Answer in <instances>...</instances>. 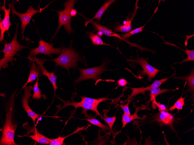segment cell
Listing matches in <instances>:
<instances>
[{
	"mask_svg": "<svg viewBox=\"0 0 194 145\" xmlns=\"http://www.w3.org/2000/svg\"><path fill=\"white\" fill-rule=\"evenodd\" d=\"M17 91L9 96L4 105L6 117L4 122L1 129L2 133L0 140V145H17L14 141L15 133L18 124L16 122L15 98Z\"/></svg>",
	"mask_w": 194,
	"mask_h": 145,
	"instance_id": "6da1fadb",
	"label": "cell"
},
{
	"mask_svg": "<svg viewBox=\"0 0 194 145\" xmlns=\"http://www.w3.org/2000/svg\"><path fill=\"white\" fill-rule=\"evenodd\" d=\"M73 43L72 41H70V44L68 48H66L64 45H62V52L60 55L54 59H47V61L54 62L56 67L60 66L67 70L69 73V69L71 68L75 70L78 62L81 61V58L78 53L72 48Z\"/></svg>",
	"mask_w": 194,
	"mask_h": 145,
	"instance_id": "7a4b0ae2",
	"label": "cell"
},
{
	"mask_svg": "<svg viewBox=\"0 0 194 145\" xmlns=\"http://www.w3.org/2000/svg\"><path fill=\"white\" fill-rule=\"evenodd\" d=\"M20 22L16 23V30L12 41L9 43H5L4 49L0 51L1 52L4 53L3 57L0 60V69L5 68L8 66V63H10L14 64L13 62L16 60L14 56L17 54V52L25 48H30L27 46L21 45L17 41L18 34V25Z\"/></svg>",
	"mask_w": 194,
	"mask_h": 145,
	"instance_id": "3957f363",
	"label": "cell"
},
{
	"mask_svg": "<svg viewBox=\"0 0 194 145\" xmlns=\"http://www.w3.org/2000/svg\"><path fill=\"white\" fill-rule=\"evenodd\" d=\"M77 1L69 0L65 1L63 4L64 10L60 11L55 10L58 14V25L57 28L53 36L51 41L59 31L62 25H63L66 31L68 34L73 32L71 25L72 16L70 14L71 10L73 9Z\"/></svg>",
	"mask_w": 194,
	"mask_h": 145,
	"instance_id": "277c9868",
	"label": "cell"
},
{
	"mask_svg": "<svg viewBox=\"0 0 194 145\" xmlns=\"http://www.w3.org/2000/svg\"><path fill=\"white\" fill-rule=\"evenodd\" d=\"M110 61L109 59H104L103 63L100 66L87 69L79 68L78 69L80 71V75L75 81V84L85 80L92 79L96 80L98 79L103 73L109 71L106 68V67Z\"/></svg>",
	"mask_w": 194,
	"mask_h": 145,
	"instance_id": "5b68a950",
	"label": "cell"
},
{
	"mask_svg": "<svg viewBox=\"0 0 194 145\" xmlns=\"http://www.w3.org/2000/svg\"><path fill=\"white\" fill-rule=\"evenodd\" d=\"M137 55L136 58H132L128 60L130 65L133 66L135 64L140 65L143 70L138 72V76H142L147 75L149 81H151L152 79L155 78L156 75L160 71V70L150 65L148 62V58L145 59L141 58L138 54Z\"/></svg>",
	"mask_w": 194,
	"mask_h": 145,
	"instance_id": "8992f818",
	"label": "cell"
},
{
	"mask_svg": "<svg viewBox=\"0 0 194 145\" xmlns=\"http://www.w3.org/2000/svg\"><path fill=\"white\" fill-rule=\"evenodd\" d=\"M15 3L16 2L13 3L12 5L10 13L17 16L20 19L21 22V33L22 35V38L20 40H23L25 39L24 35V33L26 27L27 25L30 24V21L32 16L39 12L40 13L45 8L35 9L32 6H30L26 12L24 13H20L17 11L14 8V5Z\"/></svg>",
	"mask_w": 194,
	"mask_h": 145,
	"instance_id": "52a82bcc",
	"label": "cell"
},
{
	"mask_svg": "<svg viewBox=\"0 0 194 145\" xmlns=\"http://www.w3.org/2000/svg\"><path fill=\"white\" fill-rule=\"evenodd\" d=\"M39 46L30 49L27 58L36 57L37 55L41 54L51 56L52 54H60L62 52L61 47L54 48L53 43H49L43 41L41 38L38 42Z\"/></svg>",
	"mask_w": 194,
	"mask_h": 145,
	"instance_id": "ba28073f",
	"label": "cell"
},
{
	"mask_svg": "<svg viewBox=\"0 0 194 145\" xmlns=\"http://www.w3.org/2000/svg\"><path fill=\"white\" fill-rule=\"evenodd\" d=\"M57 97L64 103V105L62 106L60 105L57 106L58 108V110L56 113V114L58 113L60 111L64 108L66 107L71 106L74 107L75 108V109L78 107L83 108L84 110L82 112V113L85 115L86 114V116H87V115L86 113V111L91 110L94 112L96 115L99 116L101 118L103 119V116L98 110V106H97L81 101L79 102H75L73 100L72 102L66 101L62 100L58 96H57Z\"/></svg>",
	"mask_w": 194,
	"mask_h": 145,
	"instance_id": "9c48e42d",
	"label": "cell"
},
{
	"mask_svg": "<svg viewBox=\"0 0 194 145\" xmlns=\"http://www.w3.org/2000/svg\"><path fill=\"white\" fill-rule=\"evenodd\" d=\"M24 90V94L21 100L22 102V107L24 111L26 112L28 116L33 120L34 124L35 125L36 119L41 115L33 111L30 108L28 104V100L32 96V91L33 88L31 86H27V85L22 86Z\"/></svg>",
	"mask_w": 194,
	"mask_h": 145,
	"instance_id": "30bf717a",
	"label": "cell"
},
{
	"mask_svg": "<svg viewBox=\"0 0 194 145\" xmlns=\"http://www.w3.org/2000/svg\"><path fill=\"white\" fill-rule=\"evenodd\" d=\"M14 1L13 0L12 3L8 5L9 8L6 9L5 7L6 1L4 0L3 4L2 6L0 7V10H3L5 13V16L3 19H1L0 18V28L1 30V34L0 36V41L3 43V41H6L4 39V33L5 32H9L10 26L11 25L10 19V14L11 11V7L12 5L14 3Z\"/></svg>",
	"mask_w": 194,
	"mask_h": 145,
	"instance_id": "8fae6325",
	"label": "cell"
},
{
	"mask_svg": "<svg viewBox=\"0 0 194 145\" xmlns=\"http://www.w3.org/2000/svg\"><path fill=\"white\" fill-rule=\"evenodd\" d=\"M27 58L29 60L30 63L34 62L39 66L42 72V75L47 76L52 84L55 93L56 90L58 88L56 84V79L58 76H56L54 74L55 71L51 73L49 72L44 67V64L45 62L47 61V59L44 58H38L36 57L28 58Z\"/></svg>",
	"mask_w": 194,
	"mask_h": 145,
	"instance_id": "7c38bea8",
	"label": "cell"
},
{
	"mask_svg": "<svg viewBox=\"0 0 194 145\" xmlns=\"http://www.w3.org/2000/svg\"><path fill=\"white\" fill-rule=\"evenodd\" d=\"M23 127L26 130L27 132H32L33 134L31 135H26L25 136L29 137L37 142L42 144H49L51 139L45 136L41 133L36 128V126H31L26 122L23 125Z\"/></svg>",
	"mask_w": 194,
	"mask_h": 145,
	"instance_id": "4fadbf2b",
	"label": "cell"
},
{
	"mask_svg": "<svg viewBox=\"0 0 194 145\" xmlns=\"http://www.w3.org/2000/svg\"><path fill=\"white\" fill-rule=\"evenodd\" d=\"M174 74L170 76L160 80H155L151 85L149 86L145 87H141L138 88H130L132 91L131 94L128 96L127 101H129L132 98L139 93H142L144 95L146 90H149L151 88H158L162 83L166 81L169 78L175 75L176 71Z\"/></svg>",
	"mask_w": 194,
	"mask_h": 145,
	"instance_id": "5bb4252c",
	"label": "cell"
},
{
	"mask_svg": "<svg viewBox=\"0 0 194 145\" xmlns=\"http://www.w3.org/2000/svg\"><path fill=\"white\" fill-rule=\"evenodd\" d=\"M155 118L156 121L159 122L161 125H166L173 127L172 123L174 121L173 116L169 113L167 111H159Z\"/></svg>",
	"mask_w": 194,
	"mask_h": 145,
	"instance_id": "9a60e30c",
	"label": "cell"
},
{
	"mask_svg": "<svg viewBox=\"0 0 194 145\" xmlns=\"http://www.w3.org/2000/svg\"><path fill=\"white\" fill-rule=\"evenodd\" d=\"M41 70L38 65H36V63L34 62L30 63L28 78L27 81L24 85H26L29 83L32 82L36 78H39L42 75L41 74Z\"/></svg>",
	"mask_w": 194,
	"mask_h": 145,
	"instance_id": "2e32d148",
	"label": "cell"
},
{
	"mask_svg": "<svg viewBox=\"0 0 194 145\" xmlns=\"http://www.w3.org/2000/svg\"><path fill=\"white\" fill-rule=\"evenodd\" d=\"M172 78L179 79L185 81L188 83V88L186 91L191 92L194 99V71L193 69L191 70L189 74L187 76L179 77H171Z\"/></svg>",
	"mask_w": 194,
	"mask_h": 145,
	"instance_id": "e0dca14e",
	"label": "cell"
},
{
	"mask_svg": "<svg viewBox=\"0 0 194 145\" xmlns=\"http://www.w3.org/2000/svg\"><path fill=\"white\" fill-rule=\"evenodd\" d=\"M92 24L94 27L95 30L101 32L103 34L105 35L116 37L122 40L125 41L120 35L112 32L106 27L99 24L96 21L93 22Z\"/></svg>",
	"mask_w": 194,
	"mask_h": 145,
	"instance_id": "ac0fdd59",
	"label": "cell"
},
{
	"mask_svg": "<svg viewBox=\"0 0 194 145\" xmlns=\"http://www.w3.org/2000/svg\"><path fill=\"white\" fill-rule=\"evenodd\" d=\"M115 0H110L106 1L103 5L98 10L96 13L94 17L90 20L86 21L85 26H87L88 24L90 22L93 21L94 19H96L98 21H100L101 17L104 12L108 10L109 6L114 2H115Z\"/></svg>",
	"mask_w": 194,
	"mask_h": 145,
	"instance_id": "d6986e66",
	"label": "cell"
},
{
	"mask_svg": "<svg viewBox=\"0 0 194 145\" xmlns=\"http://www.w3.org/2000/svg\"><path fill=\"white\" fill-rule=\"evenodd\" d=\"M137 1L138 0L137 2ZM137 2L136 3L135 10L133 13L130 19L126 21L125 24L124 25H120L116 26L115 29V30L116 31L122 32H129L132 30L131 22L136 14L137 9L139 8V7L137 5Z\"/></svg>",
	"mask_w": 194,
	"mask_h": 145,
	"instance_id": "ffe728a7",
	"label": "cell"
},
{
	"mask_svg": "<svg viewBox=\"0 0 194 145\" xmlns=\"http://www.w3.org/2000/svg\"><path fill=\"white\" fill-rule=\"evenodd\" d=\"M140 108V107H135V111L134 114L132 115H128L127 114L124 112L122 117V122L123 123L122 128L124 127L127 124L130 122L134 120L135 119L143 120L145 118L144 116L141 118L139 117L137 115V112Z\"/></svg>",
	"mask_w": 194,
	"mask_h": 145,
	"instance_id": "44dd1931",
	"label": "cell"
},
{
	"mask_svg": "<svg viewBox=\"0 0 194 145\" xmlns=\"http://www.w3.org/2000/svg\"><path fill=\"white\" fill-rule=\"evenodd\" d=\"M178 89L177 88L175 89L169 90L167 89H161L159 87L157 88H151L149 90L150 92V101H151L152 103L156 101L155 98L161 94L171 91L174 92L175 90Z\"/></svg>",
	"mask_w": 194,
	"mask_h": 145,
	"instance_id": "7402d4cb",
	"label": "cell"
},
{
	"mask_svg": "<svg viewBox=\"0 0 194 145\" xmlns=\"http://www.w3.org/2000/svg\"><path fill=\"white\" fill-rule=\"evenodd\" d=\"M81 98V101L86 102L94 105L98 106L101 102L111 99H109L107 97L102 98L99 99H94L91 98L80 96Z\"/></svg>",
	"mask_w": 194,
	"mask_h": 145,
	"instance_id": "603a6c76",
	"label": "cell"
},
{
	"mask_svg": "<svg viewBox=\"0 0 194 145\" xmlns=\"http://www.w3.org/2000/svg\"><path fill=\"white\" fill-rule=\"evenodd\" d=\"M108 111L109 110L107 109L103 110V119L106 123L108 124L110 130L112 131L113 125L116 121V118L115 115L112 117L108 116L107 115Z\"/></svg>",
	"mask_w": 194,
	"mask_h": 145,
	"instance_id": "cb8c5ba5",
	"label": "cell"
},
{
	"mask_svg": "<svg viewBox=\"0 0 194 145\" xmlns=\"http://www.w3.org/2000/svg\"><path fill=\"white\" fill-rule=\"evenodd\" d=\"M39 78H37L36 82L33 86V93L32 99L40 100L42 97H43V99H46V98L45 95L42 94L41 91L40 90V89L38 87Z\"/></svg>",
	"mask_w": 194,
	"mask_h": 145,
	"instance_id": "d4e9b609",
	"label": "cell"
},
{
	"mask_svg": "<svg viewBox=\"0 0 194 145\" xmlns=\"http://www.w3.org/2000/svg\"><path fill=\"white\" fill-rule=\"evenodd\" d=\"M89 36L92 43L95 45H106L111 46L109 44L104 43L102 40L97 34L93 32H90Z\"/></svg>",
	"mask_w": 194,
	"mask_h": 145,
	"instance_id": "484cf974",
	"label": "cell"
},
{
	"mask_svg": "<svg viewBox=\"0 0 194 145\" xmlns=\"http://www.w3.org/2000/svg\"><path fill=\"white\" fill-rule=\"evenodd\" d=\"M187 96L183 98L182 96L181 97L178 99L174 104L172 107H170L168 109V111H170L171 112L175 109H177L178 111L179 110H182L183 106L185 105L184 104V99Z\"/></svg>",
	"mask_w": 194,
	"mask_h": 145,
	"instance_id": "4316f807",
	"label": "cell"
},
{
	"mask_svg": "<svg viewBox=\"0 0 194 145\" xmlns=\"http://www.w3.org/2000/svg\"><path fill=\"white\" fill-rule=\"evenodd\" d=\"M87 120L91 124L99 127L104 131L110 130L109 126L103 124L95 118H88Z\"/></svg>",
	"mask_w": 194,
	"mask_h": 145,
	"instance_id": "83f0119b",
	"label": "cell"
},
{
	"mask_svg": "<svg viewBox=\"0 0 194 145\" xmlns=\"http://www.w3.org/2000/svg\"><path fill=\"white\" fill-rule=\"evenodd\" d=\"M185 52L187 56V58L185 59H184L180 62H175L173 64V65L175 64H181L183 63L186 62L194 61V50H190L186 49V50H185Z\"/></svg>",
	"mask_w": 194,
	"mask_h": 145,
	"instance_id": "f1b7e54d",
	"label": "cell"
},
{
	"mask_svg": "<svg viewBox=\"0 0 194 145\" xmlns=\"http://www.w3.org/2000/svg\"><path fill=\"white\" fill-rule=\"evenodd\" d=\"M145 25L146 24L141 27L136 28L130 31L129 32L121 34V37L125 40V39L128 38L132 35L142 32L144 29Z\"/></svg>",
	"mask_w": 194,
	"mask_h": 145,
	"instance_id": "f546056e",
	"label": "cell"
},
{
	"mask_svg": "<svg viewBox=\"0 0 194 145\" xmlns=\"http://www.w3.org/2000/svg\"><path fill=\"white\" fill-rule=\"evenodd\" d=\"M67 138L66 136L64 137H59L54 139H51L50 145H63L64 141Z\"/></svg>",
	"mask_w": 194,
	"mask_h": 145,
	"instance_id": "4dcf8cb0",
	"label": "cell"
},
{
	"mask_svg": "<svg viewBox=\"0 0 194 145\" xmlns=\"http://www.w3.org/2000/svg\"><path fill=\"white\" fill-rule=\"evenodd\" d=\"M131 100L128 101V102L125 104H119V106L124 111V112L127 114L128 115H131V114L129 108V105Z\"/></svg>",
	"mask_w": 194,
	"mask_h": 145,
	"instance_id": "1f68e13d",
	"label": "cell"
},
{
	"mask_svg": "<svg viewBox=\"0 0 194 145\" xmlns=\"http://www.w3.org/2000/svg\"><path fill=\"white\" fill-rule=\"evenodd\" d=\"M117 82L118 86H119L121 87H124L128 83L127 81L125 79L122 78L118 80Z\"/></svg>",
	"mask_w": 194,
	"mask_h": 145,
	"instance_id": "d6a6232c",
	"label": "cell"
},
{
	"mask_svg": "<svg viewBox=\"0 0 194 145\" xmlns=\"http://www.w3.org/2000/svg\"><path fill=\"white\" fill-rule=\"evenodd\" d=\"M155 104L159 108V111H167L166 107L164 105L161 104L159 102H158L157 101L155 102Z\"/></svg>",
	"mask_w": 194,
	"mask_h": 145,
	"instance_id": "836d02e7",
	"label": "cell"
},
{
	"mask_svg": "<svg viewBox=\"0 0 194 145\" xmlns=\"http://www.w3.org/2000/svg\"><path fill=\"white\" fill-rule=\"evenodd\" d=\"M77 13V12L76 10L73 8L71 10L70 12V14L71 16L72 17H73L75 16L76 15Z\"/></svg>",
	"mask_w": 194,
	"mask_h": 145,
	"instance_id": "e575fe53",
	"label": "cell"
},
{
	"mask_svg": "<svg viewBox=\"0 0 194 145\" xmlns=\"http://www.w3.org/2000/svg\"><path fill=\"white\" fill-rule=\"evenodd\" d=\"M103 34L102 32H98L97 34V35L99 36L100 37L102 36Z\"/></svg>",
	"mask_w": 194,
	"mask_h": 145,
	"instance_id": "d590c367",
	"label": "cell"
}]
</instances>
